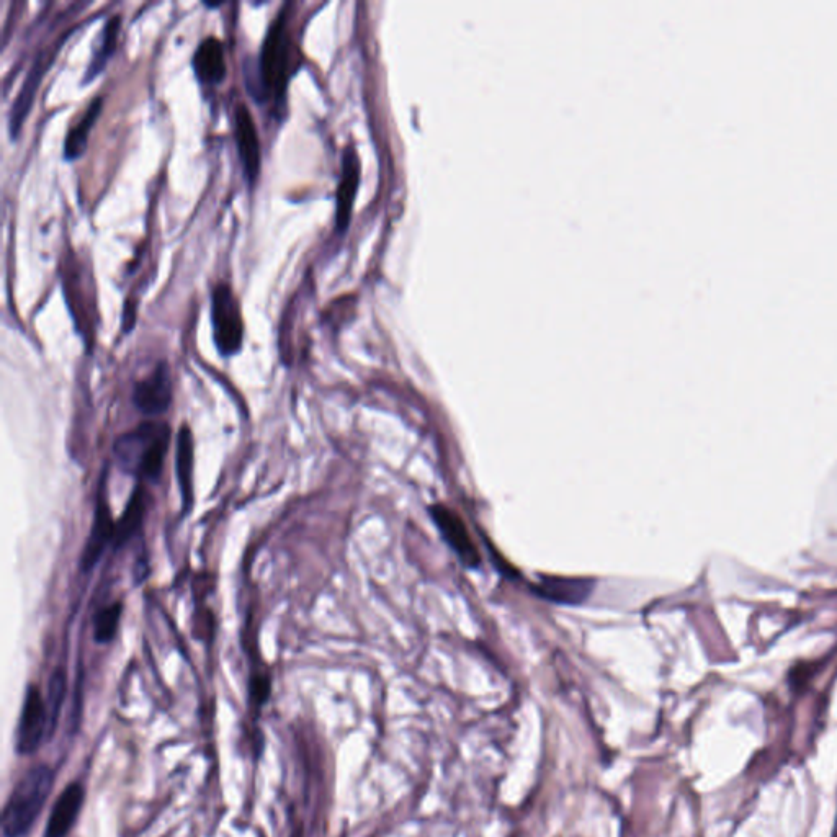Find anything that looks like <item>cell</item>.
<instances>
[{
	"label": "cell",
	"instance_id": "6da1fadb",
	"mask_svg": "<svg viewBox=\"0 0 837 837\" xmlns=\"http://www.w3.org/2000/svg\"><path fill=\"white\" fill-rule=\"evenodd\" d=\"M288 5L272 20L260 46L256 68L246 66L247 89L259 102L272 99L283 107L290 76L291 36L288 28Z\"/></svg>",
	"mask_w": 837,
	"mask_h": 837
},
{
	"label": "cell",
	"instance_id": "ba28073f",
	"mask_svg": "<svg viewBox=\"0 0 837 837\" xmlns=\"http://www.w3.org/2000/svg\"><path fill=\"white\" fill-rule=\"evenodd\" d=\"M429 512L435 525L439 527L440 535L444 537L448 547L457 553L458 558L465 564L466 568H479L481 566V556H479L478 548H476L470 532L466 529L462 517L452 509L442 506V504H435V506L430 507Z\"/></svg>",
	"mask_w": 837,
	"mask_h": 837
},
{
	"label": "cell",
	"instance_id": "3957f363",
	"mask_svg": "<svg viewBox=\"0 0 837 837\" xmlns=\"http://www.w3.org/2000/svg\"><path fill=\"white\" fill-rule=\"evenodd\" d=\"M54 772L48 766H35L18 780L10 793L2 816L5 837H23L33 828L53 788Z\"/></svg>",
	"mask_w": 837,
	"mask_h": 837
},
{
	"label": "cell",
	"instance_id": "9a60e30c",
	"mask_svg": "<svg viewBox=\"0 0 837 837\" xmlns=\"http://www.w3.org/2000/svg\"><path fill=\"white\" fill-rule=\"evenodd\" d=\"M193 450H195V444H193L192 430L182 424L177 435V447H175V471L179 479L185 512L190 511L193 506V463H195Z\"/></svg>",
	"mask_w": 837,
	"mask_h": 837
},
{
	"label": "cell",
	"instance_id": "4fadbf2b",
	"mask_svg": "<svg viewBox=\"0 0 837 837\" xmlns=\"http://www.w3.org/2000/svg\"><path fill=\"white\" fill-rule=\"evenodd\" d=\"M594 589L592 579L560 578V576H543L542 581L533 586V591L543 599L556 604L579 605L586 602Z\"/></svg>",
	"mask_w": 837,
	"mask_h": 837
},
{
	"label": "cell",
	"instance_id": "8992f818",
	"mask_svg": "<svg viewBox=\"0 0 837 837\" xmlns=\"http://www.w3.org/2000/svg\"><path fill=\"white\" fill-rule=\"evenodd\" d=\"M71 32L63 33L58 40L54 41L53 45L46 50L40 51L36 54L35 61H33L32 68L28 71L27 79L23 82V86L18 90L17 99L12 103V110L9 115V131L12 138H17L18 133L22 130L23 121L28 117V113L32 110L33 100H35L36 90L40 87L41 79L45 76V72L50 68L56 54L61 50L64 41L68 40Z\"/></svg>",
	"mask_w": 837,
	"mask_h": 837
},
{
	"label": "cell",
	"instance_id": "8fae6325",
	"mask_svg": "<svg viewBox=\"0 0 837 837\" xmlns=\"http://www.w3.org/2000/svg\"><path fill=\"white\" fill-rule=\"evenodd\" d=\"M359 182V156H357V151H355L354 146H347L344 149V157H342V174L336 195V226L339 233L349 228L355 195H357V190H359Z\"/></svg>",
	"mask_w": 837,
	"mask_h": 837
},
{
	"label": "cell",
	"instance_id": "ffe728a7",
	"mask_svg": "<svg viewBox=\"0 0 837 837\" xmlns=\"http://www.w3.org/2000/svg\"><path fill=\"white\" fill-rule=\"evenodd\" d=\"M66 697V674L63 669H56L50 679V690H48V715H50V735H53L54 728L58 725L59 713L63 707Z\"/></svg>",
	"mask_w": 837,
	"mask_h": 837
},
{
	"label": "cell",
	"instance_id": "7a4b0ae2",
	"mask_svg": "<svg viewBox=\"0 0 837 837\" xmlns=\"http://www.w3.org/2000/svg\"><path fill=\"white\" fill-rule=\"evenodd\" d=\"M169 445L171 429L167 422H143L120 435L113 452L125 473L157 483L164 470Z\"/></svg>",
	"mask_w": 837,
	"mask_h": 837
},
{
	"label": "cell",
	"instance_id": "277c9868",
	"mask_svg": "<svg viewBox=\"0 0 837 837\" xmlns=\"http://www.w3.org/2000/svg\"><path fill=\"white\" fill-rule=\"evenodd\" d=\"M211 326L216 349L223 357L239 354L244 341L241 305L228 283H216L211 290Z\"/></svg>",
	"mask_w": 837,
	"mask_h": 837
},
{
	"label": "cell",
	"instance_id": "5bb4252c",
	"mask_svg": "<svg viewBox=\"0 0 837 837\" xmlns=\"http://www.w3.org/2000/svg\"><path fill=\"white\" fill-rule=\"evenodd\" d=\"M193 71L205 86H218L226 77L224 46L216 36H206L193 53Z\"/></svg>",
	"mask_w": 837,
	"mask_h": 837
},
{
	"label": "cell",
	"instance_id": "44dd1931",
	"mask_svg": "<svg viewBox=\"0 0 837 837\" xmlns=\"http://www.w3.org/2000/svg\"><path fill=\"white\" fill-rule=\"evenodd\" d=\"M136 321V303L133 300H126L125 309H123V332L133 331Z\"/></svg>",
	"mask_w": 837,
	"mask_h": 837
},
{
	"label": "cell",
	"instance_id": "7c38bea8",
	"mask_svg": "<svg viewBox=\"0 0 837 837\" xmlns=\"http://www.w3.org/2000/svg\"><path fill=\"white\" fill-rule=\"evenodd\" d=\"M86 792L81 784H71L56 798L50 820L46 824L45 837H66L76 823L84 805Z\"/></svg>",
	"mask_w": 837,
	"mask_h": 837
},
{
	"label": "cell",
	"instance_id": "d6986e66",
	"mask_svg": "<svg viewBox=\"0 0 837 837\" xmlns=\"http://www.w3.org/2000/svg\"><path fill=\"white\" fill-rule=\"evenodd\" d=\"M121 614H123V604L120 600L105 605V607L95 612L94 618H92V633H94V640L97 643L107 645L110 641L115 640L118 627H120Z\"/></svg>",
	"mask_w": 837,
	"mask_h": 837
},
{
	"label": "cell",
	"instance_id": "52a82bcc",
	"mask_svg": "<svg viewBox=\"0 0 837 837\" xmlns=\"http://www.w3.org/2000/svg\"><path fill=\"white\" fill-rule=\"evenodd\" d=\"M115 525H117V520L113 519L112 507L108 501L107 476H103L97 501H95L94 522H92L86 547L82 550V573L89 574L102 560L103 551L107 550L110 543H113Z\"/></svg>",
	"mask_w": 837,
	"mask_h": 837
},
{
	"label": "cell",
	"instance_id": "9c48e42d",
	"mask_svg": "<svg viewBox=\"0 0 837 837\" xmlns=\"http://www.w3.org/2000/svg\"><path fill=\"white\" fill-rule=\"evenodd\" d=\"M131 398L135 408L146 416L164 414L171 408L172 378L169 365L166 362L157 363L153 372L136 383Z\"/></svg>",
	"mask_w": 837,
	"mask_h": 837
},
{
	"label": "cell",
	"instance_id": "2e32d148",
	"mask_svg": "<svg viewBox=\"0 0 837 837\" xmlns=\"http://www.w3.org/2000/svg\"><path fill=\"white\" fill-rule=\"evenodd\" d=\"M102 108V97H95L94 100H90L84 113L69 128L68 136L64 139V159L74 161V159L84 154V151L87 149V143H89L90 130H92V126L95 125V121L99 118Z\"/></svg>",
	"mask_w": 837,
	"mask_h": 837
},
{
	"label": "cell",
	"instance_id": "5b68a950",
	"mask_svg": "<svg viewBox=\"0 0 837 837\" xmlns=\"http://www.w3.org/2000/svg\"><path fill=\"white\" fill-rule=\"evenodd\" d=\"M50 735L48 705L36 685H30L23 700L22 713L18 720L15 746L20 754H33L40 748L41 741Z\"/></svg>",
	"mask_w": 837,
	"mask_h": 837
},
{
	"label": "cell",
	"instance_id": "30bf717a",
	"mask_svg": "<svg viewBox=\"0 0 837 837\" xmlns=\"http://www.w3.org/2000/svg\"><path fill=\"white\" fill-rule=\"evenodd\" d=\"M234 138L238 143L244 177L249 185H254L260 172V141L256 121L246 103H239L234 110Z\"/></svg>",
	"mask_w": 837,
	"mask_h": 837
},
{
	"label": "cell",
	"instance_id": "e0dca14e",
	"mask_svg": "<svg viewBox=\"0 0 837 837\" xmlns=\"http://www.w3.org/2000/svg\"><path fill=\"white\" fill-rule=\"evenodd\" d=\"M144 514H146V496L141 486H136L130 501L126 504L125 512L121 514L115 525V537L112 543L115 550L125 547L126 543L130 542L131 538L141 530Z\"/></svg>",
	"mask_w": 837,
	"mask_h": 837
},
{
	"label": "cell",
	"instance_id": "ac0fdd59",
	"mask_svg": "<svg viewBox=\"0 0 837 837\" xmlns=\"http://www.w3.org/2000/svg\"><path fill=\"white\" fill-rule=\"evenodd\" d=\"M121 15H112L108 18L107 23L103 25L102 32L97 38V45L94 48V54L90 59L89 66H87L86 74H84V84L94 81L95 77L99 76L103 69L107 68L108 59L112 58L113 53L117 50L118 33H120Z\"/></svg>",
	"mask_w": 837,
	"mask_h": 837
}]
</instances>
